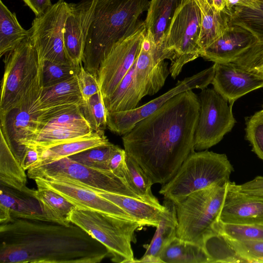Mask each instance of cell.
<instances>
[{
  "instance_id": "6da1fadb",
  "label": "cell",
  "mask_w": 263,
  "mask_h": 263,
  "mask_svg": "<svg viewBox=\"0 0 263 263\" xmlns=\"http://www.w3.org/2000/svg\"><path fill=\"white\" fill-rule=\"evenodd\" d=\"M200 110L198 96L192 90L169 99L140 120L122 140L126 153L153 183L171 180L193 152Z\"/></svg>"
},
{
  "instance_id": "7a4b0ae2",
  "label": "cell",
  "mask_w": 263,
  "mask_h": 263,
  "mask_svg": "<svg viewBox=\"0 0 263 263\" xmlns=\"http://www.w3.org/2000/svg\"><path fill=\"white\" fill-rule=\"evenodd\" d=\"M1 263H98L109 253L79 226L11 218L1 223Z\"/></svg>"
},
{
  "instance_id": "3957f363",
  "label": "cell",
  "mask_w": 263,
  "mask_h": 263,
  "mask_svg": "<svg viewBox=\"0 0 263 263\" xmlns=\"http://www.w3.org/2000/svg\"><path fill=\"white\" fill-rule=\"evenodd\" d=\"M148 0H98L83 54L82 64L97 77L100 63L112 47L133 33L147 11Z\"/></svg>"
},
{
  "instance_id": "277c9868",
  "label": "cell",
  "mask_w": 263,
  "mask_h": 263,
  "mask_svg": "<svg viewBox=\"0 0 263 263\" xmlns=\"http://www.w3.org/2000/svg\"><path fill=\"white\" fill-rule=\"evenodd\" d=\"M234 168L224 154L204 150L191 153L159 193L176 203L190 194L230 181Z\"/></svg>"
},
{
  "instance_id": "5b68a950",
  "label": "cell",
  "mask_w": 263,
  "mask_h": 263,
  "mask_svg": "<svg viewBox=\"0 0 263 263\" xmlns=\"http://www.w3.org/2000/svg\"><path fill=\"white\" fill-rule=\"evenodd\" d=\"M4 56L0 117L18 107L28 93L42 82L43 60L30 35Z\"/></svg>"
},
{
  "instance_id": "8992f818",
  "label": "cell",
  "mask_w": 263,
  "mask_h": 263,
  "mask_svg": "<svg viewBox=\"0 0 263 263\" xmlns=\"http://www.w3.org/2000/svg\"><path fill=\"white\" fill-rule=\"evenodd\" d=\"M229 181L194 192L175 203L177 237L202 246L219 220Z\"/></svg>"
},
{
  "instance_id": "52a82bcc",
  "label": "cell",
  "mask_w": 263,
  "mask_h": 263,
  "mask_svg": "<svg viewBox=\"0 0 263 263\" xmlns=\"http://www.w3.org/2000/svg\"><path fill=\"white\" fill-rule=\"evenodd\" d=\"M69 220L104 245L112 261L134 263L132 242H136L135 232L141 227L137 222L77 208Z\"/></svg>"
},
{
  "instance_id": "ba28073f",
  "label": "cell",
  "mask_w": 263,
  "mask_h": 263,
  "mask_svg": "<svg viewBox=\"0 0 263 263\" xmlns=\"http://www.w3.org/2000/svg\"><path fill=\"white\" fill-rule=\"evenodd\" d=\"M201 13L195 0H186L177 10L161 47L164 58L171 61L170 72L173 79L183 66L200 57L198 40Z\"/></svg>"
},
{
  "instance_id": "9c48e42d",
  "label": "cell",
  "mask_w": 263,
  "mask_h": 263,
  "mask_svg": "<svg viewBox=\"0 0 263 263\" xmlns=\"http://www.w3.org/2000/svg\"><path fill=\"white\" fill-rule=\"evenodd\" d=\"M27 175L32 179L48 178L65 180L92 191L140 199L128 187L124 179L117 176L111 172L89 167L69 157L31 168L27 171Z\"/></svg>"
},
{
  "instance_id": "30bf717a",
  "label": "cell",
  "mask_w": 263,
  "mask_h": 263,
  "mask_svg": "<svg viewBox=\"0 0 263 263\" xmlns=\"http://www.w3.org/2000/svg\"><path fill=\"white\" fill-rule=\"evenodd\" d=\"M198 98L200 110L194 148L200 151L218 143L232 130L236 120L232 112L233 105H229L214 89H202Z\"/></svg>"
},
{
  "instance_id": "8fae6325",
  "label": "cell",
  "mask_w": 263,
  "mask_h": 263,
  "mask_svg": "<svg viewBox=\"0 0 263 263\" xmlns=\"http://www.w3.org/2000/svg\"><path fill=\"white\" fill-rule=\"evenodd\" d=\"M68 12V3L59 0L44 14L33 20L29 29L30 36L44 61L72 63L66 55L64 43Z\"/></svg>"
},
{
  "instance_id": "7c38bea8",
  "label": "cell",
  "mask_w": 263,
  "mask_h": 263,
  "mask_svg": "<svg viewBox=\"0 0 263 263\" xmlns=\"http://www.w3.org/2000/svg\"><path fill=\"white\" fill-rule=\"evenodd\" d=\"M146 30L141 21L131 34L117 43L101 61L97 80L103 99L108 98L134 65Z\"/></svg>"
},
{
  "instance_id": "4fadbf2b",
  "label": "cell",
  "mask_w": 263,
  "mask_h": 263,
  "mask_svg": "<svg viewBox=\"0 0 263 263\" xmlns=\"http://www.w3.org/2000/svg\"><path fill=\"white\" fill-rule=\"evenodd\" d=\"M215 73V64L192 76L178 81L175 86L164 94L136 108L124 111L107 112V127L119 135L129 132L140 120L152 114L169 99L182 92L207 88Z\"/></svg>"
},
{
  "instance_id": "5bb4252c",
  "label": "cell",
  "mask_w": 263,
  "mask_h": 263,
  "mask_svg": "<svg viewBox=\"0 0 263 263\" xmlns=\"http://www.w3.org/2000/svg\"><path fill=\"white\" fill-rule=\"evenodd\" d=\"M98 0H81L68 3V12L64 30L66 55L76 66L83 65L86 41Z\"/></svg>"
},
{
  "instance_id": "9a60e30c",
  "label": "cell",
  "mask_w": 263,
  "mask_h": 263,
  "mask_svg": "<svg viewBox=\"0 0 263 263\" xmlns=\"http://www.w3.org/2000/svg\"><path fill=\"white\" fill-rule=\"evenodd\" d=\"M34 180L36 184L58 193L79 209L95 211L114 217L135 221L119 206L88 188L65 180L48 178H35Z\"/></svg>"
},
{
  "instance_id": "2e32d148",
  "label": "cell",
  "mask_w": 263,
  "mask_h": 263,
  "mask_svg": "<svg viewBox=\"0 0 263 263\" xmlns=\"http://www.w3.org/2000/svg\"><path fill=\"white\" fill-rule=\"evenodd\" d=\"M170 73L167 62L145 34L137 58L135 75V86L141 99L160 90Z\"/></svg>"
},
{
  "instance_id": "e0dca14e",
  "label": "cell",
  "mask_w": 263,
  "mask_h": 263,
  "mask_svg": "<svg viewBox=\"0 0 263 263\" xmlns=\"http://www.w3.org/2000/svg\"><path fill=\"white\" fill-rule=\"evenodd\" d=\"M33 107L15 108L0 117L1 132L20 161L26 148L34 146L40 131L38 115Z\"/></svg>"
},
{
  "instance_id": "ac0fdd59",
  "label": "cell",
  "mask_w": 263,
  "mask_h": 263,
  "mask_svg": "<svg viewBox=\"0 0 263 263\" xmlns=\"http://www.w3.org/2000/svg\"><path fill=\"white\" fill-rule=\"evenodd\" d=\"M213 89L230 105L245 95L263 87V74L233 63H214Z\"/></svg>"
},
{
  "instance_id": "d6986e66",
  "label": "cell",
  "mask_w": 263,
  "mask_h": 263,
  "mask_svg": "<svg viewBox=\"0 0 263 263\" xmlns=\"http://www.w3.org/2000/svg\"><path fill=\"white\" fill-rule=\"evenodd\" d=\"M223 223L263 224V197L238 190L236 183L228 182L219 215Z\"/></svg>"
},
{
  "instance_id": "ffe728a7",
  "label": "cell",
  "mask_w": 263,
  "mask_h": 263,
  "mask_svg": "<svg viewBox=\"0 0 263 263\" xmlns=\"http://www.w3.org/2000/svg\"><path fill=\"white\" fill-rule=\"evenodd\" d=\"M84 102L76 75L55 85L43 87L31 111L53 116L81 107Z\"/></svg>"
},
{
  "instance_id": "44dd1931",
  "label": "cell",
  "mask_w": 263,
  "mask_h": 263,
  "mask_svg": "<svg viewBox=\"0 0 263 263\" xmlns=\"http://www.w3.org/2000/svg\"><path fill=\"white\" fill-rule=\"evenodd\" d=\"M15 218L52 221L34 197L1 185L0 223Z\"/></svg>"
},
{
  "instance_id": "7402d4cb",
  "label": "cell",
  "mask_w": 263,
  "mask_h": 263,
  "mask_svg": "<svg viewBox=\"0 0 263 263\" xmlns=\"http://www.w3.org/2000/svg\"><path fill=\"white\" fill-rule=\"evenodd\" d=\"M253 39L247 31L232 25L220 38L204 49L200 57L214 63H231L250 46Z\"/></svg>"
},
{
  "instance_id": "603a6c76",
  "label": "cell",
  "mask_w": 263,
  "mask_h": 263,
  "mask_svg": "<svg viewBox=\"0 0 263 263\" xmlns=\"http://www.w3.org/2000/svg\"><path fill=\"white\" fill-rule=\"evenodd\" d=\"M186 0H151L144 21L146 35L161 53V47L177 10ZM163 55V54H162Z\"/></svg>"
},
{
  "instance_id": "cb8c5ba5",
  "label": "cell",
  "mask_w": 263,
  "mask_h": 263,
  "mask_svg": "<svg viewBox=\"0 0 263 263\" xmlns=\"http://www.w3.org/2000/svg\"><path fill=\"white\" fill-rule=\"evenodd\" d=\"M93 191L119 206L141 227L148 226L156 228L165 210L163 204L158 206L133 197Z\"/></svg>"
},
{
  "instance_id": "d4e9b609",
  "label": "cell",
  "mask_w": 263,
  "mask_h": 263,
  "mask_svg": "<svg viewBox=\"0 0 263 263\" xmlns=\"http://www.w3.org/2000/svg\"><path fill=\"white\" fill-rule=\"evenodd\" d=\"M195 1L201 13V26L198 40L201 53L204 49L220 38L232 25L226 10H217L209 0Z\"/></svg>"
},
{
  "instance_id": "484cf974",
  "label": "cell",
  "mask_w": 263,
  "mask_h": 263,
  "mask_svg": "<svg viewBox=\"0 0 263 263\" xmlns=\"http://www.w3.org/2000/svg\"><path fill=\"white\" fill-rule=\"evenodd\" d=\"M25 170L10 146L3 134L0 138V182L3 185L34 197L35 190L27 185Z\"/></svg>"
},
{
  "instance_id": "4316f807",
  "label": "cell",
  "mask_w": 263,
  "mask_h": 263,
  "mask_svg": "<svg viewBox=\"0 0 263 263\" xmlns=\"http://www.w3.org/2000/svg\"><path fill=\"white\" fill-rule=\"evenodd\" d=\"M104 130L94 132L91 135L77 140L40 150L41 157L33 167L52 163L63 158L70 157L83 151L98 146L110 145Z\"/></svg>"
},
{
  "instance_id": "83f0119b",
  "label": "cell",
  "mask_w": 263,
  "mask_h": 263,
  "mask_svg": "<svg viewBox=\"0 0 263 263\" xmlns=\"http://www.w3.org/2000/svg\"><path fill=\"white\" fill-rule=\"evenodd\" d=\"M136 61L137 59L113 93L108 98L103 99L107 112L133 110L137 107L142 99L135 86Z\"/></svg>"
},
{
  "instance_id": "f1b7e54d",
  "label": "cell",
  "mask_w": 263,
  "mask_h": 263,
  "mask_svg": "<svg viewBox=\"0 0 263 263\" xmlns=\"http://www.w3.org/2000/svg\"><path fill=\"white\" fill-rule=\"evenodd\" d=\"M163 204L164 211L151 242L144 245L146 251L144 255L160 257L164 248L176 237L178 221L176 204L167 199H165Z\"/></svg>"
},
{
  "instance_id": "f546056e",
  "label": "cell",
  "mask_w": 263,
  "mask_h": 263,
  "mask_svg": "<svg viewBox=\"0 0 263 263\" xmlns=\"http://www.w3.org/2000/svg\"><path fill=\"white\" fill-rule=\"evenodd\" d=\"M34 197L41 203L44 213L53 221L69 225V217L76 206L58 193L45 186L36 184Z\"/></svg>"
},
{
  "instance_id": "4dcf8cb0",
  "label": "cell",
  "mask_w": 263,
  "mask_h": 263,
  "mask_svg": "<svg viewBox=\"0 0 263 263\" xmlns=\"http://www.w3.org/2000/svg\"><path fill=\"white\" fill-rule=\"evenodd\" d=\"M160 257L163 263H210L202 246L177 236L164 248Z\"/></svg>"
},
{
  "instance_id": "1f68e13d",
  "label": "cell",
  "mask_w": 263,
  "mask_h": 263,
  "mask_svg": "<svg viewBox=\"0 0 263 263\" xmlns=\"http://www.w3.org/2000/svg\"><path fill=\"white\" fill-rule=\"evenodd\" d=\"M30 35L19 23L16 14L0 0V56L11 50Z\"/></svg>"
},
{
  "instance_id": "d6a6232c",
  "label": "cell",
  "mask_w": 263,
  "mask_h": 263,
  "mask_svg": "<svg viewBox=\"0 0 263 263\" xmlns=\"http://www.w3.org/2000/svg\"><path fill=\"white\" fill-rule=\"evenodd\" d=\"M125 180L128 187L139 198L147 202L162 206L153 194L154 184L138 163L126 153Z\"/></svg>"
},
{
  "instance_id": "836d02e7",
  "label": "cell",
  "mask_w": 263,
  "mask_h": 263,
  "mask_svg": "<svg viewBox=\"0 0 263 263\" xmlns=\"http://www.w3.org/2000/svg\"><path fill=\"white\" fill-rule=\"evenodd\" d=\"M202 247L211 262H246L236 252L228 239L214 231L203 240Z\"/></svg>"
},
{
  "instance_id": "e575fe53",
  "label": "cell",
  "mask_w": 263,
  "mask_h": 263,
  "mask_svg": "<svg viewBox=\"0 0 263 263\" xmlns=\"http://www.w3.org/2000/svg\"><path fill=\"white\" fill-rule=\"evenodd\" d=\"M231 24L253 37L263 34V0H257L252 8L236 6L228 12Z\"/></svg>"
},
{
  "instance_id": "d590c367",
  "label": "cell",
  "mask_w": 263,
  "mask_h": 263,
  "mask_svg": "<svg viewBox=\"0 0 263 263\" xmlns=\"http://www.w3.org/2000/svg\"><path fill=\"white\" fill-rule=\"evenodd\" d=\"M93 132L61 127H44L40 130L34 146H36L40 150H42L77 140L91 135Z\"/></svg>"
},
{
  "instance_id": "8d00e7d4",
  "label": "cell",
  "mask_w": 263,
  "mask_h": 263,
  "mask_svg": "<svg viewBox=\"0 0 263 263\" xmlns=\"http://www.w3.org/2000/svg\"><path fill=\"white\" fill-rule=\"evenodd\" d=\"M214 230L233 240L263 241V224L229 223L218 220Z\"/></svg>"
},
{
  "instance_id": "74e56055",
  "label": "cell",
  "mask_w": 263,
  "mask_h": 263,
  "mask_svg": "<svg viewBox=\"0 0 263 263\" xmlns=\"http://www.w3.org/2000/svg\"><path fill=\"white\" fill-rule=\"evenodd\" d=\"M231 63L263 74V34L254 36L250 46Z\"/></svg>"
},
{
  "instance_id": "f35d334b",
  "label": "cell",
  "mask_w": 263,
  "mask_h": 263,
  "mask_svg": "<svg viewBox=\"0 0 263 263\" xmlns=\"http://www.w3.org/2000/svg\"><path fill=\"white\" fill-rule=\"evenodd\" d=\"M79 68L71 63H62L43 60V87H49L72 78L77 74Z\"/></svg>"
},
{
  "instance_id": "ab89813d",
  "label": "cell",
  "mask_w": 263,
  "mask_h": 263,
  "mask_svg": "<svg viewBox=\"0 0 263 263\" xmlns=\"http://www.w3.org/2000/svg\"><path fill=\"white\" fill-rule=\"evenodd\" d=\"M81 109L95 132L104 130L107 127V112L101 91L85 102Z\"/></svg>"
},
{
  "instance_id": "60d3db41",
  "label": "cell",
  "mask_w": 263,
  "mask_h": 263,
  "mask_svg": "<svg viewBox=\"0 0 263 263\" xmlns=\"http://www.w3.org/2000/svg\"><path fill=\"white\" fill-rule=\"evenodd\" d=\"M117 146L111 143L108 145L93 147L69 157L89 167L107 171L106 169L107 161Z\"/></svg>"
},
{
  "instance_id": "b9f144b4",
  "label": "cell",
  "mask_w": 263,
  "mask_h": 263,
  "mask_svg": "<svg viewBox=\"0 0 263 263\" xmlns=\"http://www.w3.org/2000/svg\"><path fill=\"white\" fill-rule=\"evenodd\" d=\"M50 127H61L95 132L85 118L81 107L68 110L50 118L42 125L41 129Z\"/></svg>"
},
{
  "instance_id": "7bdbcfd3",
  "label": "cell",
  "mask_w": 263,
  "mask_h": 263,
  "mask_svg": "<svg viewBox=\"0 0 263 263\" xmlns=\"http://www.w3.org/2000/svg\"><path fill=\"white\" fill-rule=\"evenodd\" d=\"M246 138L252 146V151L263 160V111L261 110L246 121Z\"/></svg>"
},
{
  "instance_id": "ee69618b",
  "label": "cell",
  "mask_w": 263,
  "mask_h": 263,
  "mask_svg": "<svg viewBox=\"0 0 263 263\" xmlns=\"http://www.w3.org/2000/svg\"><path fill=\"white\" fill-rule=\"evenodd\" d=\"M226 237L246 263H263V241L236 240Z\"/></svg>"
},
{
  "instance_id": "f6af8a7d",
  "label": "cell",
  "mask_w": 263,
  "mask_h": 263,
  "mask_svg": "<svg viewBox=\"0 0 263 263\" xmlns=\"http://www.w3.org/2000/svg\"><path fill=\"white\" fill-rule=\"evenodd\" d=\"M80 91L85 102L100 91L97 78L87 71L83 65L77 74Z\"/></svg>"
},
{
  "instance_id": "bcb514c9",
  "label": "cell",
  "mask_w": 263,
  "mask_h": 263,
  "mask_svg": "<svg viewBox=\"0 0 263 263\" xmlns=\"http://www.w3.org/2000/svg\"><path fill=\"white\" fill-rule=\"evenodd\" d=\"M125 158L126 152L125 149L117 146L107 161V170L111 172L117 176L125 180Z\"/></svg>"
},
{
  "instance_id": "7dc6e473",
  "label": "cell",
  "mask_w": 263,
  "mask_h": 263,
  "mask_svg": "<svg viewBox=\"0 0 263 263\" xmlns=\"http://www.w3.org/2000/svg\"><path fill=\"white\" fill-rule=\"evenodd\" d=\"M237 189L243 192L263 197V176H258L254 179L240 184H236Z\"/></svg>"
},
{
  "instance_id": "c3c4849f",
  "label": "cell",
  "mask_w": 263,
  "mask_h": 263,
  "mask_svg": "<svg viewBox=\"0 0 263 263\" xmlns=\"http://www.w3.org/2000/svg\"><path fill=\"white\" fill-rule=\"evenodd\" d=\"M41 152L35 146L27 147L20 161L22 167L28 171L40 161Z\"/></svg>"
},
{
  "instance_id": "681fc988",
  "label": "cell",
  "mask_w": 263,
  "mask_h": 263,
  "mask_svg": "<svg viewBox=\"0 0 263 263\" xmlns=\"http://www.w3.org/2000/svg\"><path fill=\"white\" fill-rule=\"evenodd\" d=\"M36 16L44 14L52 6L50 0H23Z\"/></svg>"
},
{
  "instance_id": "f907efd6",
  "label": "cell",
  "mask_w": 263,
  "mask_h": 263,
  "mask_svg": "<svg viewBox=\"0 0 263 263\" xmlns=\"http://www.w3.org/2000/svg\"><path fill=\"white\" fill-rule=\"evenodd\" d=\"M257 0H226V10L229 12L235 7L252 8L255 7Z\"/></svg>"
},
{
  "instance_id": "816d5d0a",
  "label": "cell",
  "mask_w": 263,
  "mask_h": 263,
  "mask_svg": "<svg viewBox=\"0 0 263 263\" xmlns=\"http://www.w3.org/2000/svg\"><path fill=\"white\" fill-rule=\"evenodd\" d=\"M163 263L160 257L152 255H144L140 259H135L134 263Z\"/></svg>"
},
{
  "instance_id": "f5cc1de1",
  "label": "cell",
  "mask_w": 263,
  "mask_h": 263,
  "mask_svg": "<svg viewBox=\"0 0 263 263\" xmlns=\"http://www.w3.org/2000/svg\"><path fill=\"white\" fill-rule=\"evenodd\" d=\"M213 6L218 11H224L226 8V0H209Z\"/></svg>"
},
{
  "instance_id": "db71d44e",
  "label": "cell",
  "mask_w": 263,
  "mask_h": 263,
  "mask_svg": "<svg viewBox=\"0 0 263 263\" xmlns=\"http://www.w3.org/2000/svg\"><path fill=\"white\" fill-rule=\"evenodd\" d=\"M261 110L263 111V106H262V109H261Z\"/></svg>"
}]
</instances>
